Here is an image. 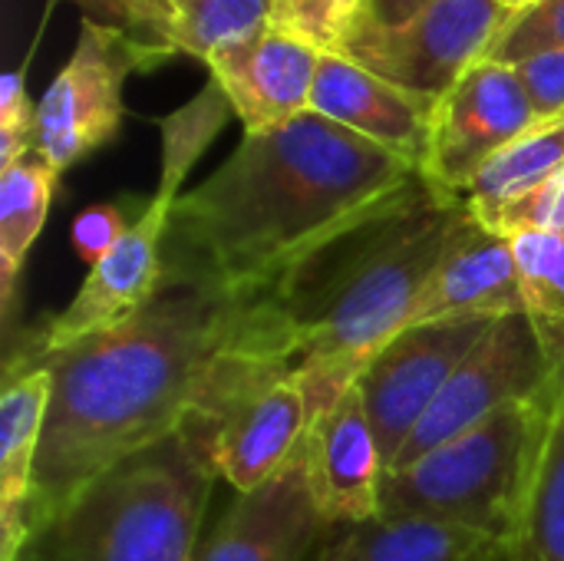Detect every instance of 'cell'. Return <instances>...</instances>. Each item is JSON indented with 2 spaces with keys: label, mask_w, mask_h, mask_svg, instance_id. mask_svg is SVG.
<instances>
[{
  "label": "cell",
  "mask_w": 564,
  "mask_h": 561,
  "mask_svg": "<svg viewBox=\"0 0 564 561\" xmlns=\"http://www.w3.org/2000/svg\"><path fill=\"white\" fill-rule=\"evenodd\" d=\"M420 182L416 165L314 109L245 132L205 182L178 195L165 278L264 298Z\"/></svg>",
  "instance_id": "1"
},
{
  "label": "cell",
  "mask_w": 564,
  "mask_h": 561,
  "mask_svg": "<svg viewBox=\"0 0 564 561\" xmlns=\"http://www.w3.org/2000/svg\"><path fill=\"white\" fill-rule=\"evenodd\" d=\"M264 298L165 278L155 301L132 321L40 364H17L50 370L33 539L106 470L182 427L215 357L258 324Z\"/></svg>",
  "instance_id": "2"
},
{
  "label": "cell",
  "mask_w": 564,
  "mask_h": 561,
  "mask_svg": "<svg viewBox=\"0 0 564 561\" xmlns=\"http://www.w3.org/2000/svg\"><path fill=\"white\" fill-rule=\"evenodd\" d=\"M463 208V198L420 182L268 294L301 367L311 420L354 387L367 360L406 324Z\"/></svg>",
  "instance_id": "3"
},
{
  "label": "cell",
  "mask_w": 564,
  "mask_h": 561,
  "mask_svg": "<svg viewBox=\"0 0 564 561\" xmlns=\"http://www.w3.org/2000/svg\"><path fill=\"white\" fill-rule=\"evenodd\" d=\"M311 403L281 317L264 298L258 324L205 374L178 433L235 496L274 479L301 450Z\"/></svg>",
  "instance_id": "4"
},
{
  "label": "cell",
  "mask_w": 564,
  "mask_h": 561,
  "mask_svg": "<svg viewBox=\"0 0 564 561\" xmlns=\"http://www.w3.org/2000/svg\"><path fill=\"white\" fill-rule=\"evenodd\" d=\"M215 479L175 430L89 483L43 532V561H192Z\"/></svg>",
  "instance_id": "5"
},
{
  "label": "cell",
  "mask_w": 564,
  "mask_h": 561,
  "mask_svg": "<svg viewBox=\"0 0 564 561\" xmlns=\"http://www.w3.org/2000/svg\"><path fill=\"white\" fill-rule=\"evenodd\" d=\"M542 423L545 393L496 410L403 470H387L380 516H416L512 542Z\"/></svg>",
  "instance_id": "6"
},
{
  "label": "cell",
  "mask_w": 564,
  "mask_h": 561,
  "mask_svg": "<svg viewBox=\"0 0 564 561\" xmlns=\"http://www.w3.org/2000/svg\"><path fill=\"white\" fill-rule=\"evenodd\" d=\"M152 66H159V60L126 30L83 17L73 56L36 103L30 149L56 172H66L89 152L102 149L126 116V76Z\"/></svg>",
  "instance_id": "7"
},
{
  "label": "cell",
  "mask_w": 564,
  "mask_h": 561,
  "mask_svg": "<svg viewBox=\"0 0 564 561\" xmlns=\"http://www.w3.org/2000/svg\"><path fill=\"white\" fill-rule=\"evenodd\" d=\"M509 13L499 0H430L397 26L354 23L340 53L387 83L440 103L466 69L486 60Z\"/></svg>",
  "instance_id": "8"
},
{
  "label": "cell",
  "mask_w": 564,
  "mask_h": 561,
  "mask_svg": "<svg viewBox=\"0 0 564 561\" xmlns=\"http://www.w3.org/2000/svg\"><path fill=\"white\" fill-rule=\"evenodd\" d=\"M558 367L555 350L542 337L532 314L499 317L473 344L463 364L453 370L443 393L416 423L390 470H403L453 436L473 430L496 410L545 393Z\"/></svg>",
  "instance_id": "9"
},
{
  "label": "cell",
  "mask_w": 564,
  "mask_h": 561,
  "mask_svg": "<svg viewBox=\"0 0 564 561\" xmlns=\"http://www.w3.org/2000/svg\"><path fill=\"white\" fill-rule=\"evenodd\" d=\"M178 195L182 192L169 185L155 188L149 205L122 231L109 255L89 268L73 301L36 331L30 347H23L13 364H40L50 354H59L132 321L155 301L165 281V238Z\"/></svg>",
  "instance_id": "10"
},
{
  "label": "cell",
  "mask_w": 564,
  "mask_h": 561,
  "mask_svg": "<svg viewBox=\"0 0 564 561\" xmlns=\"http://www.w3.org/2000/svg\"><path fill=\"white\" fill-rule=\"evenodd\" d=\"M539 116L512 66L479 60L433 109L420 179L440 195L463 198L476 175Z\"/></svg>",
  "instance_id": "11"
},
{
  "label": "cell",
  "mask_w": 564,
  "mask_h": 561,
  "mask_svg": "<svg viewBox=\"0 0 564 561\" xmlns=\"http://www.w3.org/2000/svg\"><path fill=\"white\" fill-rule=\"evenodd\" d=\"M492 321H440L397 331L360 370L357 390L377 430L387 470Z\"/></svg>",
  "instance_id": "12"
},
{
  "label": "cell",
  "mask_w": 564,
  "mask_h": 561,
  "mask_svg": "<svg viewBox=\"0 0 564 561\" xmlns=\"http://www.w3.org/2000/svg\"><path fill=\"white\" fill-rule=\"evenodd\" d=\"M512 314H529L512 238L486 228L466 205L403 327L440 321H499Z\"/></svg>",
  "instance_id": "13"
},
{
  "label": "cell",
  "mask_w": 564,
  "mask_h": 561,
  "mask_svg": "<svg viewBox=\"0 0 564 561\" xmlns=\"http://www.w3.org/2000/svg\"><path fill=\"white\" fill-rule=\"evenodd\" d=\"M301 453L314 503L330 526H357L380 516L387 456L357 384L311 420Z\"/></svg>",
  "instance_id": "14"
},
{
  "label": "cell",
  "mask_w": 564,
  "mask_h": 561,
  "mask_svg": "<svg viewBox=\"0 0 564 561\" xmlns=\"http://www.w3.org/2000/svg\"><path fill=\"white\" fill-rule=\"evenodd\" d=\"M334 526L321 516L304 453L254 493L235 496L192 561H307Z\"/></svg>",
  "instance_id": "15"
},
{
  "label": "cell",
  "mask_w": 564,
  "mask_h": 561,
  "mask_svg": "<svg viewBox=\"0 0 564 561\" xmlns=\"http://www.w3.org/2000/svg\"><path fill=\"white\" fill-rule=\"evenodd\" d=\"M321 50L278 26L208 60L212 79L231 103L245 132L284 126L311 109Z\"/></svg>",
  "instance_id": "16"
},
{
  "label": "cell",
  "mask_w": 564,
  "mask_h": 561,
  "mask_svg": "<svg viewBox=\"0 0 564 561\" xmlns=\"http://www.w3.org/2000/svg\"><path fill=\"white\" fill-rule=\"evenodd\" d=\"M311 109L416 169L426 159L436 103L387 83L344 53H321Z\"/></svg>",
  "instance_id": "17"
},
{
  "label": "cell",
  "mask_w": 564,
  "mask_h": 561,
  "mask_svg": "<svg viewBox=\"0 0 564 561\" xmlns=\"http://www.w3.org/2000/svg\"><path fill=\"white\" fill-rule=\"evenodd\" d=\"M479 218V215H476ZM486 228L512 238L525 304L542 337L564 354V172L542 188L479 218Z\"/></svg>",
  "instance_id": "18"
},
{
  "label": "cell",
  "mask_w": 564,
  "mask_h": 561,
  "mask_svg": "<svg viewBox=\"0 0 564 561\" xmlns=\"http://www.w3.org/2000/svg\"><path fill=\"white\" fill-rule=\"evenodd\" d=\"M50 407V370L10 364L0 397V561L33 542V476Z\"/></svg>",
  "instance_id": "19"
},
{
  "label": "cell",
  "mask_w": 564,
  "mask_h": 561,
  "mask_svg": "<svg viewBox=\"0 0 564 561\" xmlns=\"http://www.w3.org/2000/svg\"><path fill=\"white\" fill-rule=\"evenodd\" d=\"M314 561H509V542L416 516H373L334 526Z\"/></svg>",
  "instance_id": "20"
},
{
  "label": "cell",
  "mask_w": 564,
  "mask_h": 561,
  "mask_svg": "<svg viewBox=\"0 0 564 561\" xmlns=\"http://www.w3.org/2000/svg\"><path fill=\"white\" fill-rule=\"evenodd\" d=\"M509 561H564V354L545 390V423Z\"/></svg>",
  "instance_id": "21"
},
{
  "label": "cell",
  "mask_w": 564,
  "mask_h": 561,
  "mask_svg": "<svg viewBox=\"0 0 564 561\" xmlns=\"http://www.w3.org/2000/svg\"><path fill=\"white\" fill-rule=\"evenodd\" d=\"M59 172L40 155L23 152L17 162L0 169V298L3 308L13 304L17 278L33 241L43 231Z\"/></svg>",
  "instance_id": "22"
},
{
  "label": "cell",
  "mask_w": 564,
  "mask_h": 561,
  "mask_svg": "<svg viewBox=\"0 0 564 561\" xmlns=\"http://www.w3.org/2000/svg\"><path fill=\"white\" fill-rule=\"evenodd\" d=\"M564 172V116L539 119L509 142L466 188L463 202L473 215H489Z\"/></svg>",
  "instance_id": "23"
},
{
  "label": "cell",
  "mask_w": 564,
  "mask_h": 561,
  "mask_svg": "<svg viewBox=\"0 0 564 561\" xmlns=\"http://www.w3.org/2000/svg\"><path fill=\"white\" fill-rule=\"evenodd\" d=\"M172 46L205 63L274 26V0H172Z\"/></svg>",
  "instance_id": "24"
},
{
  "label": "cell",
  "mask_w": 564,
  "mask_h": 561,
  "mask_svg": "<svg viewBox=\"0 0 564 561\" xmlns=\"http://www.w3.org/2000/svg\"><path fill=\"white\" fill-rule=\"evenodd\" d=\"M231 116H235L231 103H228V96L221 93V86L215 79H208L192 103H185L182 109L165 116L159 122V129H162V172H159V182L185 188L188 172L195 169V162L205 155V149L215 142V136L225 129V122Z\"/></svg>",
  "instance_id": "25"
},
{
  "label": "cell",
  "mask_w": 564,
  "mask_h": 561,
  "mask_svg": "<svg viewBox=\"0 0 564 561\" xmlns=\"http://www.w3.org/2000/svg\"><path fill=\"white\" fill-rule=\"evenodd\" d=\"M549 50H564V0H532L512 10L486 50V60L516 66Z\"/></svg>",
  "instance_id": "26"
},
{
  "label": "cell",
  "mask_w": 564,
  "mask_h": 561,
  "mask_svg": "<svg viewBox=\"0 0 564 561\" xmlns=\"http://www.w3.org/2000/svg\"><path fill=\"white\" fill-rule=\"evenodd\" d=\"M66 3H76L89 20L126 30L159 63L178 56V50L172 46V30H175L172 0H66Z\"/></svg>",
  "instance_id": "27"
},
{
  "label": "cell",
  "mask_w": 564,
  "mask_h": 561,
  "mask_svg": "<svg viewBox=\"0 0 564 561\" xmlns=\"http://www.w3.org/2000/svg\"><path fill=\"white\" fill-rule=\"evenodd\" d=\"M274 26L301 36L321 53H340L344 43L337 0H274Z\"/></svg>",
  "instance_id": "28"
},
{
  "label": "cell",
  "mask_w": 564,
  "mask_h": 561,
  "mask_svg": "<svg viewBox=\"0 0 564 561\" xmlns=\"http://www.w3.org/2000/svg\"><path fill=\"white\" fill-rule=\"evenodd\" d=\"M33 116H36V106H30L26 99L23 69L7 73L0 83V169H7L23 152H30Z\"/></svg>",
  "instance_id": "29"
},
{
  "label": "cell",
  "mask_w": 564,
  "mask_h": 561,
  "mask_svg": "<svg viewBox=\"0 0 564 561\" xmlns=\"http://www.w3.org/2000/svg\"><path fill=\"white\" fill-rule=\"evenodd\" d=\"M539 119L564 116V50H549L512 66Z\"/></svg>",
  "instance_id": "30"
},
{
  "label": "cell",
  "mask_w": 564,
  "mask_h": 561,
  "mask_svg": "<svg viewBox=\"0 0 564 561\" xmlns=\"http://www.w3.org/2000/svg\"><path fill=\"white\" fill-rule=\"evenodd\" d=\"M129 225L132 222L122 218L119 205H93L73 222V245H76L79 258L93 268L109 255V248L122 238V231Z\"/></svg>",
  "instance_id": "31"
},
{
  "label": "cell",
  "mask_w": 564,
  "mask_h": 561,
  "mask_svg": "<svg viewBox=\"0 0 564 561\" xmlns=\"http://www.w3.org/2000/svg\"><path fill=\"white\" fill-rule=\"evenodd\" d=\"M430 0H367V13L364 20L380 23V26H397L403 20H410L413 13H420Z\"/></svg>",
  "instance_id": "32"
},
{
  "label": "cell",
  "mask_w": 564,
  "mask_h": 561,
  "mask_svg": "<svg viewBox=\"0 0 564 561\" xmlns=\"http://www.w3.org/2000/svg\"><path fill=\"white\" fill-rule=\"evenodd\" d=\"M337 7H340V26H344V36H347V30H350L354 23L364 20L367 0H337ZM340 46H344V43H340Z\"/></svg>",
  "instance_id": "33"
},
{
  "label": "cell",
  "mask_w": 564,
  "mask_h": 561,
  "mask_svg": "<svg viewBox=\"0 0 564 561\" xmlns=\"http://www.w3.org/2000/svg\"><path fill=\"white\" fill-rule=\"evenodd\" d=\"M499 3H502L506 10H522V7H525V3H532V0H499Z\"/></svg>",
  "instance_id": "34"
}]
</instances>
